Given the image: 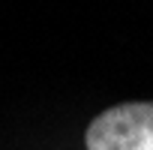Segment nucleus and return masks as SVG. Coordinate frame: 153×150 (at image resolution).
I'll use <instances>...</instances> for the list:
<instances>
[{
	"mask_svg": "<svg viewBox=\"0 0 153 150\" xmlns=\"http://www.w3.org/2000/svg\"><path fill=\"white\" fill-rule=\"evenodd\" d=\"M153 144V102H123L87 129V150H147Z\"/></svg>",
	"mask_w": 153,
	"mask_h": 150,
	"instance_id": "f257e3e1",
	"label": "nucleus"
},
{
	"mask_svg": "<svg viewBox=\"0 0 153 150\" xmlns=\"http://www.w3.org/2000/svg\"><path fill=\"white\" fill-rule=\"evenodd\" d=\"M147 150H153V144H150V147H147Z\"/></svg>",
	"mask_w": 153,
	"mask_h": 150,
	"instance_id": "f03ea898",
	"label": "nucleus"
}]
</instances>
